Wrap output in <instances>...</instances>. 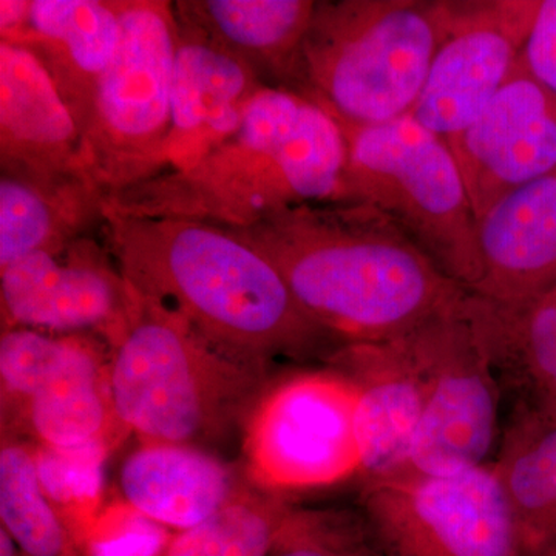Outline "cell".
<instances>
[{
    "instance_id": "1",
    "label": "cell",
    "mask_w": 556,
    "mask_h": 556,
    "mask_svg": "<svg viewBox=\"0 0 556 556\" xmlns=\"http://www.w3.org/2000/svg\"><path fill=\"white\" fill-rule=\"evenodd\" d=\"M229 230L270 260L303 311L343 345L405 338L467 294L404 230L361 201L302 204Z\"/></svg>"
},
{
    "instance_id": "2",
    "label": "cell",
    "mask_w": 556,
    "mask_h": 556,
    "mask_svg": "<svg viewBox=\"0 0 556 556\" xmlns=\"http://www.w3.org/2000/svg\"><path fill=\"white\" fill-rule=\"evenodd\" d=\"M102 237L127 283L241 361L334 356L345 346L299 305L276 266L232 230L105 212Z\"/></svg>"
},
{
    "instance_id": "3",
    "label": "cell",
    "mask_w": 556,
    "mask_h": 556,
    "mask_svg": "<svg viewBox=\"0 0 556 556\" xmlns=\"http://www.w3.org/2000/svg\"><path fill=\"white\" fill-rule=\"evenodd\" d=\"M346 164L334 116L295 91L266 86L232 135L185 169L110 197L108 208L244 229L283 208L342 199Z\"/></svg>"
},
{
    "instance_id": "4",
    "label": "cell",
    "mask_w": 556,
    "mask_h": 556,
    "mask_svg": "<svg viewBox=\"0 0 556 556\" xmlns=\"http://www.w3.org/2000/svg\"><path fill=\"white\" fill-rule=\"evenodd\" d=\"M266 378L268 367L218 350L134 291L109 368L110 396L123 430L141 442L207 452L244 431L269 388Z\"/></svg>"
},
{
    "instance_id": "5",
    "label": "cell",
    "mask_w": 556,
    "mask_h": 556,
    "mask_svg": "<svg viewBox=\"0 0 556 556\" xmlns=\"http://www.w3.org/2000/svg\"><path fill=\"white\" fill-rule=\"evenodd\" d=\"M445 0H318L291 91L340 126L408 116L448 27Z\"/></svg>"
},
{
    "instance_id": "6",
    "label": "cell",
    "mask_w": 556,
    "mask_h": 556,
    "mask_svg": "<svg viewBox=\"0 0 556 556\" xmlns=\"http://www.w3.org/2000/svg\"><path fill=\"white\" fill-rule=\"evenodd\" d=\"M342 129L348 164L340 200L378 208L471 291L479 277L478 218L448 142L412 116Z\"/></svg>"
},
{
    "instance_id": "7",
    "label": "cell",
    "mask_w": 556,
    "mask_h": 556,
    "mask_svg": "<svg viewBox=\"0 0 556 556\" xmlns=\"http://www.w3.org/2000/svg\"><path fill=\"white\" fill-rule=\"evenodd\" d=\"M118 3V47L80 126L87 170L109 199L166 167L178 38L174 3Z\"/></svg>"
},
{
    "instance_id": "8",
    "label": "cell",
    "mask_w": 556,
    "mask_h": 556,
    "mask_svg": "<svg viewBox=\"0 0 556 556\" xmlns=\"http://www.w3.org/2000/svg\"><path fill=\"white\" fill-rule=\"evenodd\" d=\"M356 401V383L342 369L302 372L269 387L243 431L254 484L269 492H303L361 473Z\"/></svg>"
},
{
    "instance_id": "9",
    "label": "cell",
    "mask_w": 556,
    "mask_h": 556,
    "mask_svg": "<svg viewBox=\"0 0 556 556\" xmlns=\"http://www.w3.org/2000/svg\"><path fill=\"white\" fill-rule=\"evenodd\" d=\"M361 508L391 556H527L493 464L365 484Z\"/></svg>"
},
{
    "instance_id": "10",
    "label": "cell",
    "mask_w": 556,
    "mask_h": 556,
    "mask_svg": "<svg viewBox=\"0 0 556 556\" xmlns=\"http://www.w3.org/2000/svg\"><path fill=\"white\" fill-rule=\"evenodd\" d=\"M463 300L405 336L428 379L409 460V473L420 477L489 466L500 438L503 386L464 316Z\"/></svg>"
},
{
    "instance_id": "11",
    "label": "cell",
    "mask_w": 556,
    "mask_h": 556,
    "mask_svg": "<svg viewBox=\"0 0 556 556\" xmlns=\"http://www.w3.org/2000/svg\"><path fill=\"white\" fill-rule=\"evenodd\" d=\"M540 2H448V27L431 62L413 119L447 139L484 112L517 68Z\"/></svg>"
},
{
    "instance_id": "12",
    "label": "cell",
    "mask_w": 556,
    "mask_h": 556,
    "mask_svg": "<svg viewBox=\"0 0 556 556\" xmlns=\"http://www.w3.org/2000/svg\"><path fill=\"white\" fill-rule=\"evenodd\" d=\"M0 302L2 328L97 332L113 343L126 327L134 291L97 232L0 268Z\"/></svg>"
},
{
    "instance_id": "13",
    "label": "cell",
    "mask_w": 556,
    "mask_h": 556,
    "mask_svg": "<svg viewBox=\"0 0 556 556\" xmlns=\"http://www.w3.org/2000/svg\"><path fill=\"white\" fill-rule=\"evenodd\" d=\"M477 218L556 170V98L521 64L466 129L447 139Z\"/></svg>"
},
{
    "instance_id": "14",
    "label": "cell",
    "mask_w": 556,
    "mask_h": 556,
    "mask_svg": "<svg viewBox=\"0 0 556 556\" xmlns=\"http://www.w3.org/2000/svg\"><path fill=\"white\" fill-rule=\"evenodd\" d=\"M331 358L357 387L354 434L365 484L409 473L428 379L407 338L345 345Z\"/></svg>"
},
{
    "instance_id": "15",
    "label": "cell",
    "mask_w": 556,
    "mask_h": 556,
    "mask_svg": "<svg viewBox=\"0 0 556 556\" xmlns=\"http://www.w3.org/2000/svg\"><path fill=\"white\" fill-rule=\"evenodd\" d=\"M177 28L172 124L163 172L185 169L232 135L249 102L266 87L239 58L178 20Z\"/></svg>"
},
{
    "instance_id": "16",
    "label": "cell",
    "mask_w": 556,
    "mask_h": 556,
    "mask_svg": "<svg viewBox=\"0 0 556 556\" xmlns=\"http://www.w3.org/2000/svg\"><path fill=\"white\" fill-rule=\"evenodd\" d=\"M0 169L90 177L78 123L49 70L10 40H0Z\"/></svg>"
},
{
    "instance_id": "17",
    "label": "cell",
    "mask_w": 556,
    "mask_h": 556,
    "mask_svg": "<svg viewBox=\"0 0 556 556\" xmlns=\"http://www.w3.org/2000/svg\"><path fill=\"white\" fill-rule=\"evenodd\" d=\"M470 294L518 302L556 287V170L508 193L478 219Z\"/></svg>"
},
{
    "instance_id": "18",
    "label": "cell",
    "mask_w": 556,
    "mask_h": 556,
    "mask_svg": "<svg viewBox=\"0 0 556 556\" xmlns=\"http://www.w3.org/2000/svg\"><path fill=\"white\" fill-rule=\"evenodd\" d=\"M118 0H30L24 24L0 40L35 54L83 126L119 40Z\"/></svg>"
},
{
    "instance_id": "19",
    "label": "cell",
    "mask_w": 556,
    "mask_h": 556,
    "mask_svg": "<svg viewBox=\"0 0 556 556\" xmlns=\"http://www.w3.org/2000/svg\"><path fill=\"white\" fill-rule=\"evenodd\" d=\"M124 506L179 532L206 521L241 492L228 464L206 450L141 442L119 468Z\"/></svg>"
},
{
    "instance_id": "20",
    "label": "cell",
    "mask_w": 556,
    "mask_h": 556,
    "mask_svg": "<svg viewBox=\"0 0 556 556\" xmlns=\"http://www.w3.org/2000/svg\"><path fill=\"white\" fill-rule=\"evenodd\" d=\"M108 204L89 175L0 169V268L101 232Z\"/></svg>"
},
{
    "instance_id": "21",
    "label": "cell",
    "mask_w": 556,
    "mask_h": 556,
    "mask_svg": "<svg viewBox=\"0 0 556 556\" xmlns=\"http://www.w3.org/2000/svg\"><path fill=\"white\" fill-rule=\"evenodd\" d=\"M175 16L254 70L265 86L291 90L314 0H181Z\"/></svg>"
},
{
    "instance_id": "22",
    "label": "cell",
    "mask_w": 556,
    "mask_h": 556,
    "mask_svg": "<svg viewBox=\"0 0 556 556\" xmlns=\"http://www.w3.org/2000/svg\"><path fill=\"white\" fill-rule=\"evenodd\" d=\"M463 313L503 391L526 399L519 408H556V287L518 302H493L467 292Z\"/></svg>"
},
{
    "instance_id": "23",
    "label": "cell",
    "mask_w": 556,
    "mask_h": 556,
    "mask_svg": "<svg viewBox=\"0 0 556 556\" xmlns=\"http://www.w3.org/2000/svg\"><path fill=\"white\" fill-rule=\"evenodd\" d=\"M112 343L97 332H73L50 379L21 409L40 447L72 450L109 444L121 428L110 396Z\"/></svg>"
},
{
    "instance_id": "24",
    "label": "cell",
    "mask_w": 556,
    "mask_h": 556,
    "mask_svg": "<svg viewBox=\"0 0 556 556\" xmlns=\"http://www.w3.org/2000/svg\"><path fill=\"white\" fill-rule=\"evenodd\" d=\"M495 466L527 556H556V420L519 408Z\"/></svg>"
},
{
    "instance_id": "25",
    "label": "cell",
    "mask_w": 556,
    "mask_h": 556,
    "mask_svg": "<svg viewBox=\"0 0 556 556\" xmlns=\"http://www.w3.org/2000/svg\"><path fill=\"white\" fill-rule=\"evenodd\" d=\"M0 519L25 555L62 556L67 551V533L40 484L35 453L11 439L0 450Z\"/></svg>"
},
{
    "instance_id": "26",
    "label": "cell",
    "mask_w": 556,
    "mask_h": 556,
    "mask_svg": "<svg viewBox=\"0 0 556 556\" xmlns=\"http://www.w3.org/2000/svg\"><path fill=\"white\" fill-rule=\"evenodd\" d=\"M288 510L277 497L243 489L206 521L179 532L166 556H268Z\"/></svg>"
},
{
    "instance_id": "27",
    "label": "cell",
    "mask_w": 556,
    "mask_h": 556,
    "mask_svg": "<svg viewBox=\"0 0 556 556\" xmlns=\"http://www.w3.org/2000/svg\"><path fill=\"white\" fill-rule=\"evenodd\" d=\"M273 556H391L357 510H288Z\"/></svg>"
},
{
    "instance_id": "28",
    "label": "cell",
    "mask_w": 556,
    "mask_h": 556,
    "mask_svg": "<svg viewBox=\"0 0 556 556\" xmlns=\"http://www.w3.org/2000/svg\"><path fill=\"white\" fill-rule=\"evenodd\" d=\"M72 334L31 328H2L0 382L3 405H13L21 413L61 364Z\"/></svg>"
},
{
    "instance_id": "29",
    "label": "cell",
    "mask_w": 556,
    "mask_h": 556,
    "mask_svg": "<svg viewBox=\"0 0 556 556\" xmlns=\"http://www.w3.org/2000/svg\"><path fill=\"white\" fill-rule=\"evenodd\" d=\"M35 459L40 484L54 506L93 510L102 485L108 444L72 450L40 447Z\"/></svg>"
},
{
    "instance_id": "30",
    "label": "cell",
    "mask_w": 556,
    "mask_h": 556,
    "mask_svg": "<svg viewBox=\"0 0 556 556\" xmlns=\"http://www.w3.org/2000/svg\"><path fill=\"white\" fill-rule=\"evenodd\" d=\"M518 62L556 98V0L540 2Z\"/></svg>"
},
{
    "instance_id": "31",
    "label": "cell",
    "mask_w": 556,
    "mask_h": 556,
    "mask_svg": "<svg viewBox=\"0 0 556 556\" xmlns=\"http://www.w3.org/2000/svg\"><path fill=\"white\" fill-rule=\"evenodd\" d=\"M163 544V532L155 522L131 510L118 530L91 544V556H156Z\"/></svg>"
},
{
    "instance_id": "32",
    "label": "cell",
    "mask_w": 556,
    "mask_h": 556,
    "mask_svg": "<svg viewBox=\"0 0 556 556\" xmlns=\"http://www.w3.org/2000/svg\"><path fill=\"white\" fill-rule=\"evenodd\" d=\"M30 0H0V36L10 35L24 24Z\"/></svg>"
},
{
    "instance_id": "33",
    "label": "cell",
    "mask_w": 556,
    "mask_h": 556,
    "mask_svg": "<svg viewBox=\"0 0 556 556\" xmlns=\"http://www.w3.org/2000/svg\"><path fill=\"white\" fill-rule=\"evenodd\" d=\"M0 556H17L14 541L3 529H0Z\"/></svg>"
},
{
    "instance_id": "34",
    "label": "cell",
    "mask_w": 556,
    "mask_h": 556,
    "mask_svg": "<svg viewBox=\"0 0 556 556\" xmlns=\"http://www.w3.org/2000/svg\"><path fill=\"white\" fill-rule=\"evenodd\" d=\"M540 413H544V415L554 417V419L556 420V408L551 409V412H540Z\"/></svg>"
}]
</instances>
